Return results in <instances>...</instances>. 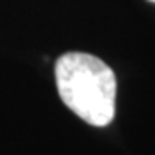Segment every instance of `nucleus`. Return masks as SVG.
Instances as JSON below:
<instances>
[{
	"instance_id": "1",
	"label": "nucleus",
	"mask_w": 155,
	"mask_h": 155,
	"mask_svg": "<svg viewBox=\"0 0 155 155\" xmlns=\"http://www.w3.org/2000/svg\"><path fill=\"white\" fill-rule=\"evenodd\" d=\"M58 95L86 124L105 127L116 114V75L88 52H65L54 64Z\"/></svg>"
},
{
	"instance_id": "2",
	"label": "nucleus",
	"mask_w": 155,
	"mask_h": 155,
	"mask_svg": "<svg viewBox=\"0 0 155 155\" xmlns=\"http://www.w3.org/2000/svg\"><path fill=\"white\" fill-rule=\"evenodd\" d=\"M150 2H153V4H155V0H150Z\"/></svg>"
}]
</instances>
